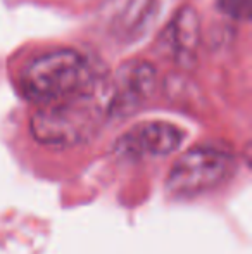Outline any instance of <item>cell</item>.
<instances>
[{
	"instance_id": "obj_1",
	"label": "cell",
	"mask_w": 252,
	"mask_h": 254,
	"mask_svg": "<svg viewBox=\"0 0 252 254\" xmlns=\"http://www.w3.org/2000/svg\"><path fill=\"white\" fill-rule=\"evenodd\" d=\"M107 116V87L61 101L40 104L30 120V131L38 144L50 149H71L88 142Z\"/></svg>"
},
{
	"instance_id": "obj_2",
	"label": "cell",
	"mask_w": 252,
	"mask_h": 254,
	"mask_svg": "<svg viewBox=\"0 0 252 254\" xmlns=\"http://www.w3.org/2000/svg\"><path fill=\"white\" fill-rule=\"evenodd\" d=\"M99 85L87 57L71 49L44 54L28 64L21 76L24 97L38 106L87 94Z\"/></svg>"
},
{
	"instance_id": "obj_3",
	"label": "cell",
	"mask_w": 252,
	"mask_h": 254,
	"mask_svg": "<svg viewBox=\"0 0 252 254\" xmlns=\"http://www.w3.org/2000/svg\"><path fill=\"white\" fill-rule=\"evenodd\" d=\"M235 156L218 145H197L183 152L166 178L175 197H195L225 184L235 171Z\"/></svg>"
},
{
	"instance_id": "obj_4",
	"label": "cell",
	"mask_w": 252,
	"mask_h": 254,
	"mask_svg": "<svg viewBox=\"0 0 252 254\" xmlns=\"http://www.w3.org/2000/svg\"><path fill=\"white\" fill-rule=\"evenodd\" d=\"M185 131L168 121H144L126 130L114 144V154L125 161L166 157L183 144Z\"/></svg>"
},
{
	"instance_id": "obj_5",
	"label": "cell",
	"mask_w": 252,
	"mask_h": 254,
	"mask_svg": "<svg viewBox=\"0 0 252 254\" xmlns=\"http://www.w3.org/2000/svg\"><path fill=\"white\" fill-rule=\"evenodd\" d=\"M155 90V69L147 61H130L116 71L107 87V116L121 120L138 111Z\"/></svg>"
},
{
	"instance_id": "obj_6",
	"label": "cell",
	"mask_w": 252,
	"mask_h": 254,
	"mask_svg": "<svg viewBox=\"0 0 252 254\" xmlns=\"http://www.w3.org/2000/svg\"><path fill=\"white\" fill-rule=\"evenodd\" d=\"M157 0H107L102 10L104 28L123 44L142 38L157 16Z\"/></svg>"
},
{
	"instance_id": "obj_7",
	"label": "cell",
	"mask_w": 252,
	"mask_h": 254,
	"mask_svg": "<svg viewBox=\"0 0 252 254\" xmlns=\"http://www.w3.org/2000/svg\"><path fill=\"white\" fill-rule=\"evenodd\" d=\"M199 44V16L192 7H182L161 37V47L169 57L187 64L194 61Z\"/></svg>"
},
{
	"instance_id": "obj_8",
	"label": "cell",
	"mask_w": 252,
	"mask_h": 254,
	"mask_svg": "<svg viewBox=\"0 0 252 254\" xmlns=\"http://www.w3.org/2000/svg\"><path fill=\"white\" fill-rule=\"evenodd\" d=\"M216 5L225 16L232 19H249L251 0H216Z\"/></svg>"
}]
</instances>
